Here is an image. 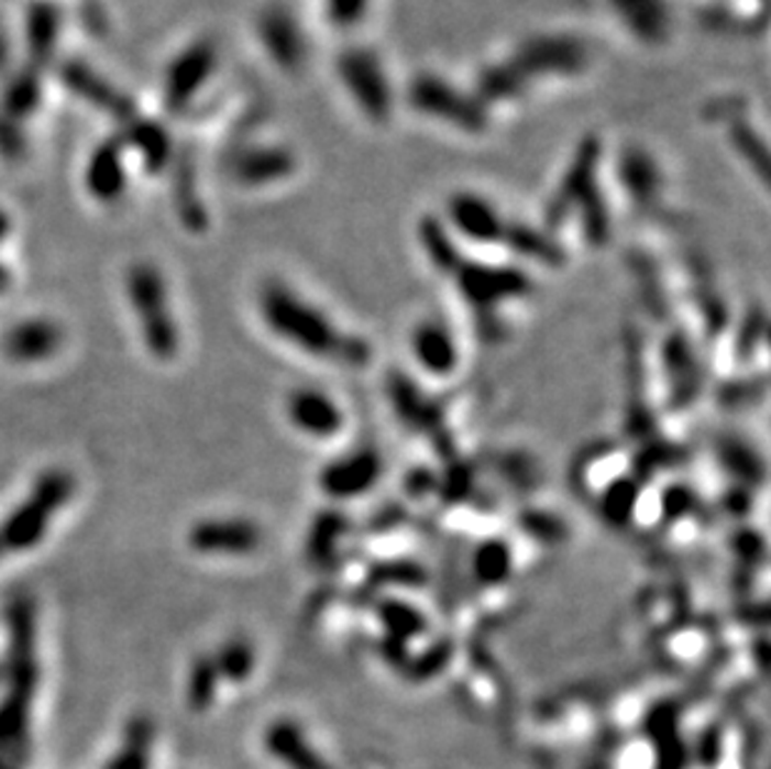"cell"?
<instances>
[{"mask_svg": "<svg viewBox=\"0 0 771 769\" xmlns=\"http://www.w3.org/2000/svg\"><path fill=\"white\" fill-rule=\"evenodd\" d=\"M260 310L275 336L312 358L342 365H362L370 355L365 340L340 330L328 312L283 283L265 285V290L260 293Z\"/></svg>", "mask_w": 771, "mask_h": 769, "instance_id": "6da1fadb", "label": "cell"}, {"mask_svg": "<svg viewBox=\"0 0 771 769\" xmlns=\"http://www.w3.org/2000/svg\"><path fill=\"white\" fill-rule=\"evenodd\" d=\"M128 295L133 300L143 326L145 345L157 360L178 355L180 332L175 318L167 312V295L161 273L151 265H135L128 275Z\"/></svg>", "mask_w": 771, "mask_h": 769, "instance_id": "7a4b0ae2", "label": "cell"}, {"mask_svg": "<svg viewBox=\"0 0 771 769\" xmlns=\"http://www.w3.org/2000/svg\"><path fill=\"white\" fill-rule=\"evenodd\" d=\"M340 80L362 116L370 120H385L393 106V88H389L385 66L375 53L352 51L340 61Z\"/></svg>", "mask_w": 771, "mask_h": 769, "instance_id": "3957f363", "label": "cell"}, {"mask_svg": "<svg viewBox=\"0 0 771 769\" xmlns=\"http://www.w3.org/2000/svg\"><path fill=\"white\" fill-rule=\"evenodd\" d=\"M188 542L195 552L200 554H240L255 552L263 545V530L253 520L245 517H210L192 525Z\"/></svg>", "mask_w": 771, "mask_h": 769, "instance_id": "277c9868", "label": "cell"}, {"mask_svg": "<svg viewBox=\"0 0 771 769\" xmlns=\"http://www.w3.org/2000/svg\"><path fill=\"white\" fill-rule=\"evenodd\" d=\"M285 413L293 428L312 440H330L345 428V413L340 403L318 387H300L290 393Z\"/></svg>", "mask_w": 771, "mask_h": 769, "instance_id": "5b68a950", "label": "cell"}, {"mask_svg": "<svg viewBox=\"0 0 771 769\" xmlns=\"http://www.w3.org/2000/svg\"><path fill=\"white\" fill-rule=\"evenodd\" d=\"M450 222L460 235L480 245L505 243L509 235V226L502 212L477 193H460L450 198Z\"/></svg>", "mask_w": 771, "mask_h": 769, "instance_id": "8992f818", "label": "cell"}, {"mask_svg": "<svg viewBox=\"0 0 771 769\" xmlns=\"http://www.w3.org/2000/svg\"><path fill=\"white\" fill-rule=\"evenodd\" d=\"M379 472H383V462L375 452H355V455L330 462L320 483L324 493L332 497H357L377 483Z\"/></svg>", "mask_w": 771, "mask_h": 769, "instance_id": "52a82bcc", "label": "cell"}, {"mask_svg": "<svg viewBox=\"0 0 771 769\" xmlns=\"http://www.w3.org/2000/svg\"><path fill=\"white\" fill-rule=\"evenodd\" d=\"M63 342V330L51 320H25L3 338L5 355L15 363H38L51 358Z\"/></svg>", "mask_w": 771, "mask_h": 769, "instance_id": "ba28073f", "label": "cell"}, {"mask_svg": "<svg viewBox=\"0 0 771 769\" xmlns=\"http://www.w3.org/2000/svg\"><path fill=\"white\" fill-rule=\"evenodd\" d=\"M31 694L13 692L0 702V757L18 769L31 755L27 749V717H31Z\"/></svg>", "mask_w": 771, "mask_h": 769, "instance_id": "9c48e42d", "label": "cell"}, {"mask_svg": "<svg viewBox=\"0 0 771 769\" xmlns=\"http://www.w3.org/2000/svg\"><path fill=\"white\" fill-rule=\"evenodd\" d=\"M462 290L475 303H497L502 298H517L525 293L527 277L517 271H499V267H475L462 277Z\"/></svg>", "mask_w": 771, "mask_h": 769, "instance_id": "30bf717a", "label": "cell"}, {"mask_svg": "<svg viewBox=\"0 0 771 769\" xmlns=\"http://www.w3.org/2000/svg\"><path fill=\"white\" fill-rule=\"evenodd\" d=\"M412 345L417 363L434 375L452 373L454 365H458V345L442 326H434V322L420 326L412 338Z\"/></svg>", "mask_w": 771, "mask_h": 769, "instance_id": "8fae6325", "label": "cell"}, {"mask_svg": "<svg viewBox=\"0 0 771 769\" xmlns=\"http://www.w3.org/2000/svg\"><path fill=\"white\" fill-rule=\"evenodd\" d=\"M609 13L619 18V23L631 25L629 31H639L645 39H657L659 31H667L664 0H607Z\"/></svg>", "mask_w": 771, "mask_h": 769, "instance_id": "7c38bea8", "label": "cell"}, {"mask_svg": "<svg viewBox=\"0 0 771 769\" xmlns=\"http://www.w3.org/2000/svg\"><path fill=\"white\" fill-rule=\"evenodd\" d=\"M212 662H216L220 678L243 682L255 667V650L253 645L245 642V639L235 637V639H228V642L220 647V652L212 657Z\"/></svg>", "mask_w": 771, "mask_h": 769, "instance_id": "4fadbf2b", "label": "cell"}, {"mask_svg": "<svg viewBox=\"0 0 771 769\" xmlns=\"http://www.w3.org/2000/svg\"><path fill=\"white\" fill-rule=\"evenodd\" d=\"M218 667L212 662V657H198L190 667V678H188V702L192 710H206L208 704L216 697L218 688Z\"/></svg>", "mask_w": 771, "mask_h": 769, "instance_id": "5bb4252c", "label": "cell"}, {"mask_svg": "<svg viewBox=\"0 0 771 769\" xmlns=\"http://www.w3.org/2000/svg\"><path fill=\"white\" fill-rule=\"evenodd\" d=\"M370 3L373 0H322V11L332 25L350 28L357 25L370 13Z\"/></svg>", "mask_w": 771, "mask_h": 769, "instance_id": "9a60e30c", "label": "cell"}, {"mask_svg": "<svg viewBox=\"0 0 771 769\" xmlns=\"http://www.w3.org/2000/svg\"><path fill=\"white\" fill-rule=\"evenodd\" d=\"M153 737H155V729H153V722L147 717H133L128 722L125 747H135L147 752V747L153 745Z\"/></svg>", "mask_w": 771, "mask_h": 769, "instance_id": "2e32d148", "label": "cell"}, {"mask_svg": "<svg viewBox=\"0 0 771 769\" xmlns=\"http://www.w3.org/2000/svg\"><path fill=\"white\" fill-rule=\"evenodd\" d=\"M106 769H147V752L135 747H123V752L110 759Z\"/></svg>", "mask_w": 771, "mask_h": 769, "instance_id": "e0dca14e", "label": "cell"}, {"mask_svg": "<svg viewBox=\"0 0 771 769\" xmlns=\"http://www.w3.org/2000/svg\"><path fill=\"white\" fill-rule=\"evenodd\" d=\"M0 769H18L13 762H8L5 757H0Z\"/></svg>", "mask_w": 771, "mask_h": 769, "instance_id": "ac0fdd59", "label": "cell"}]
</instances>
